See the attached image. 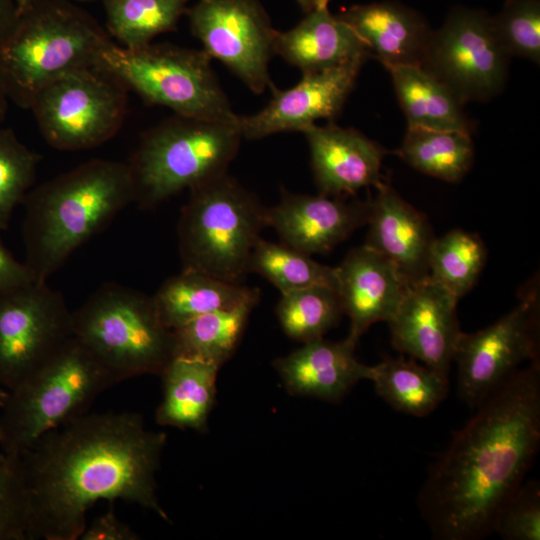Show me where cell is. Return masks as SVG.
<instances>
[{"label":"cell","instance_id":"obj_44","mask_svg":"<svg viewBox=\"0 0 540 540\" xmlns=\"http://www.w3.org/2000/svg\"><path fill=\"white\" fill-rule=\"evenodd\" d=\"M36 0H16L19 13L26 9Z\"/></svg>","mask_w":540,"mask_h":540},{"label":"cell","instance_id":"obj_11","mask_svg":"<svg viewBox=\"0 0 540 540\" xmlns=\"http://www.w3.org/2000/svg\"><path fill=\"white\" fill-rule=\"evenodd\" d=\"M524 286L519 303L492 325L461 332L453 361L458 365V395L471 409L504 384L524 362L539 361V287Z\"/></svg>","mask_w":540,"mask_h":540},{"label":"cell","instance_id":"obj_10","mask_svg":"<svg viewBox=\"0 0 540 540\" xmlns=\"http://www.w3.org/2000/svg\"><path fill=\"white\" fill-rule=\"evenodd\" d=\"M129 90L96 64L46 86L29 110L45 141L61 151L86 150L113 138L124 123Z\"/></svg>","mask_w":540,"mask_h":540},{"label":"cell","instance_id":"obj_21","mask_svg":"<svg viewBox=\"0 0 540 540\" xmlns=\"http://www.w3.org/2000/svg\"><path fill=\"white\" fill-rule=\"evenodd\" d=\"M355 347L347 338L339 342L319 338L275 359L273 366L288 393L338 402L372 376V366L357 360Z\"/></svg>","mask_w":540,"mask_h":540},{"label":"cell","instance_id":"obj_6","mask_svg":"<svg viewBox=\"0 0 540 540\" xmlns=\"http://www.w3.org/2000/svg\"><path fill=\"white\" fill-rule=\"evenodd\" d=\"M72 331L114 384L160 376L175 356L173 330L152 296L117 283L101 285L72 312Z\"/></svg>","mask_w":540,"mask_h":540},{"label":"cell","instance_id":"obj_36","mask_svg":"<svg viewBox=\"0 0 540 540\" xmlns=\"http://www.w3.org/2000/svg\"><path fill=\"white\" fill-rule=\"evenodd\" d=\"M493 532L504 540L540 539V483L522 482L501 506Z\"/></svg>","mask_w":540,"mask_h":540},{"label":"cell","instance_id":"obj_46","mask_svg":"<svg viewBox=\"0 0 540 540\" xmlns=\"http://www.w3.org/2000/svg\"><path fill=\"white\" fill-rule=\"evenodd\" d=\"M330 0H320L319 6H328Z\"/></svg>","mask_w":540,"mask_h":540},{"label":"cell","instance_id":"obj_18","mask_svg":"<svg viewBox=\"0 0 540 540\" xmlns=\"http://www.w3.org/2000/svg\"><path fill=\"white\" fill-rule=\"evenodd\" d=\"M335 271L343 313L350 319L346 338L354 344L372 324L390 321L411 284L366 245L350 250Z\"/></svg>","mask_w":540,"mask_h":540},{"label":"cell","instance_id":"obj_8","mask_svg":"<svg viewBox=\"0 0 540 540\" xmlns=\"http://www.w3.org/2000/svg\"><path fill=\"white\" fill-rule=\"evenodd\" d=\"M114 385L93 356L72 337L38 371L9 391L0 413V445L17 456L45 433L89 412Z\"/></svg>","mask_w":540,"mask_h":540},{"label":"cell","instance_id":"obj_47","mask_svg":"<svg viewBox=\"0 0 540 540\" xmlns=\"http://www.w3.org/2000/svg\"><path fill=\"white\" fill-rule=\"evenodd\" d=\"M75 1L80 2V3H88V2L98 1V0H75Z\"/></svg>","mask_w":540,"mask_h":540},{"label":"cell","instance_id":"obj_42","mask_svg":"<svg viewBox=\"0 0 540 540\" xmlns=\"http://www.w3.org/2000/svg\"><path fill=\"white\" fill-rule=\"evenodd\" d=\"M305 13L319 6L320 0H296Z\"/></svg>","mask_w":540,"mask_h":540},{"label":"cell","instance_id":"obj_2","mask_svg":"<svg viewBox=\"0 0 540 540\" xmlns=\"http://www.w3.org/2000/svg\"><path fill=\"white\" fill-rule=\"evenodd\" d=\"M418 494L434 538L479 540L521 485L540 446V363L517 370L475 409Z\"/></svg>","mask_w":540,"mask_h":540},{"label":"cell","instance_id":"obj_17","mask_svg":"<svg viewBox=\"0 0 540 540\" xmlns=\"http://www.w3.org/2000/svg\"><path fill=\"white\" fill-rule=\"evenodd\" d=\"M369 201L282 191L279 203L266 208V224L281 242L312 255L327 253L367 223Z\"/></svg>","mask_w":540,"mask_h":540},{"label":"cell","instance_id":"obj_14","mask_svg":"<svg viewBox=\"0 0 540 540\" xmlns=\"http://www.w3.org/2000/svg\"><path fill=\"white\" fill-rule=\"evenodd\" d=\"M202 50L254 93L273 89L269 62L276 31L258 0H198L186 13Z\"/></svg>","mask_w":540,"mask_h":540},{"label":"cell","instance_id":"obj_24","mask_svg":"<svg viewBox=\"0 0 540 540\" xmlns=\"http://www.w3.org/2000/svg\"><path fill=\"white\" fill-rule=\"evenodd\" d=\"M219 369L214 363L174 357L160 375L163 398L155 413L157 423L207 432L208 418L216 398Z\"/></svg>","mask_w":540,"mask_h":540},{"label":"cell","instance_id":"obj_43","mask_svg":"<svg viewBox=\"0 0 540 540\" xmlns=\"http://www.w3.org/2000/svg\"><path fill=\"white\" fill-rule=\"evenodd\" d=\"M8 396L9 391L4 389L3 386L0 385V413L8 399Z\"/></svg>","mask_w":540,"mask_h":540},{"label":"cell","instance_id":"obj_33","mask_svg":"<svg viewBox=\"0 0 540 540\" xmlns=\"http://www.w3.org/2000/svg\"><path fill=\"white\" fill-rule=\"evenodd\" d=\"M276 314L285 334L305 343L323 338L344 313L336 289L313 286L281 294Z\"/></svg>","mask_w":540,"mask_h":540},{"label":"cell","instance_id":"obj_29","mask_svg":"<svg viewBox=\"0 0 540 540\" xmlns=\"http://www.w3.org/2000/svg\"><path fill=\"white\" fill-rule=\"evenodd\" d=\"M259 301L201 315L172 329L174 354L221 367L234 353Z\"/></svg>","mask_w":540,"mask_h":540},{"label":"cell","instance_id":"obj_28","mask_svg":"<svg viewBox=\"0 0 540 540\" xmlns=\"http://www.w3.org/2000/svg\"><path fill=\"white\" fill-rule=\"evenodd\" d=\"M397 153L424 174L458 182L472 165L474 146L467 131L408 126Z\"/></svg>","mask_w":540,"mask_h":540},{"label":"cell","instance_id":"obj_32","mask_svg":"<svg viewBox=\"0 0 540 540\" xmlns=\"http://www.w3.org/2000/svg\"><path fill=\"white\" fill-rule=\"evenodd\" d=\"M486 256L485 245L478 235L454 229L435 238L428 275L459 300L475 285Z\"/></svg>","mask_w":540,"mask_h":540},{"label":"cell","instance_id":"obj_39","mask_svg":"<svg viewBox=\"0 0 540 540\" xmlns=\"http://www.w3.org/2000/svg\"><path fill=\"white\" fill-rule=\"evenodd\" d=\"M35 281L25 263L19 262L0 239V293Z\"/></svg>","mask_w":540,"mask_h":540},{"label":"cell","instance_id":"obj_23","mask_svg":"<svg viewBox=\"0 0 540 540\" xmlns=\"http://www.w3.org/2000/svg\"><path fill=\"white\" fill-rule=\"evenodd\" d=\"M274 53L302 74L318 72L346 64L369 52L356 33L328 6L306 13L296 26L276 31Z\"/></svg>","mask_w":540,"mask_h":540},{"label":"cell","instance_id":"obj_31","mask_svg":"<svg viewBox=\"0 0 540 540\" xmlns=\"http://www.w3.org/2000/svg\"><path fill=\"white\" fill-rule=\"evenodd\" d=\"M248 269L266 278L281 294L313 286L337 290L335 268L320 264L311 255L282 242L260 238L251 252Z\"/></svg>","mask_w":540,"mask_h":540},{"label":"cell","instance_id":"obj_22","mask_svg":"<svg viewBox=\"0 0 540 540\" xmlns=\"http://www.w3.org/2000/svg\"><path fill=\"white\" fill-rule=\"evenodd\" d=\"M369 54L385 66L422 65L432 31L416 12L395 3L354 5L339 13Z\"/></svg>","mask_w":540,"mask_h":540},{"label":"cell","instance_id":"obj_45","mask_svg":"<svg viewBox=\"0 0 540 540\" xmlns=\"http://www.w3.org/2000/svg\"><path fill=\"white\" fill-rule=\"evenodd\" d=\"M7 455L4 452L0 453V468L5 464Z\"/></svg>","mask_w":540,"mask_h":540},{"label":"cell","instance_id":"obj_4","mask_svg":"<svg viewBox=\"0 0 540 540\" xmlns=\"http://www.w3.org/2000/svg\"><path fill=\"white\" fill-rule=\"evenodd\" d=\"M114 41L84 9L69 0H36L0 38V80L15 105L30 109L46 86L98 64Z\"/></svg>","mask_w":540,"mask_h":540},{"label":"cell","instance_id":"obj_25","mask_svg":"<svg viewBox=\"0 0 540 540\" xmlns=\"http://www.w3.org/2000/svg\"><path fill=\"white\" fill-rule=\"evenodd\" d=\"M167 327L175 329L201 315L260 300V291L206 274L182 270L168 278L152 296Z\"/></svg>","mask_w":540,"mask_h":540},{"label":"cell","instance_id":"obj_38","mask_svg":"<svg viewBox=\"0 0 540 540\" xmlns=\"http://www.w3.org/2000/svg\"><path fill=\"white\" fill-rule=\"evenodd\" d=\"M82 540H138L140 536L126 523L121 521L111 507L106 513L94 519L86 526Z\"/></svg>","mask_w":540,"mask_h":540},{"label":"cell","instance_id":"obj_35","mask_svg":"<svg viewBox=\"0 0 540 540\" xmlns=\"http://www.w3.org/2000/svg\"><path fill=\"white\" fill-rule=\"evenodd\" d=\"M496 37L508 56L540 62L539 0H507L491 17Z\"/></svg>","mask_w":540,"mask_h":540},{"label":"cell","instance_id":"obj_3","mask_svg":"<svg viewBox=\"0 0 540 540\" xmlns=\"http://www.w3.org/2000/svg\"><path fill=\"white\" fill-rule=\"evenodd\" d=\"M135 188L128 163L95 159L29 191L24 199V262L47 282L68 257L128 204Z\"/></svg>","mask_w":540,"mask_h":540},{"label":"cell","instance_id":"obj_1","mask_svg":"<svg viewBox=\"0 0 540 540\" xmlns=\"http://www.w3.org/2000/svg\"><path fill=\"white\" fill-rule=\"evenodd\" d=\"M167 435L135 412L86 414L38 438L17 455L29 505V540H77L88 510L123 500L170 518L156 473Z\"/></svg>","mask_w":540,"mask_h":540},{"label":"cell","instance_id":"obj_12","mask_svg":"<svg viewBox=\"0 0 540 540\" xmlns=\"http://www.w3.org/2000/svg\"><path fill=\"white\" fill-rule=\"evenodd\" d=\"M72 337V312L47 282L0 293V385L13 390Z\"/></svg>","mask_w":540,"mask_h":540},{"label":"cell","instance_id":"obj_20","mask_svg":"<svg viewBox=\"0 0 540 540\" xmlns=\"http://www.w3.org/2000/svg\"><path fill=\"white\" fill-rule=\"evenodd\" d=\"M369 200V230L364 245L392 262L414 283L428 276L435 236L425 216L390 185L381 182Z\"/></svg>","mask_w":540,"mask_h":540},{"label":"cell","instance_id":"obj_26","mask_svg":"<svg viewBox=\"0 0 540 540\" xmlns=\"http://www.w3.org/2000/svg\"><path fill=\"white\" fill-rule=\"evenodd\" d=\"M408 126L471 132L461 100L421 65L388 68Z\"/></svg>","mask_w":540,"mask_h":540},{"label":"cell","instance_id":"obj_15","mask_svg":"<svg viewBox=\"0 0 540 540\" xmlns=\"http://www.w3.org/2000/svg\"><path fill=\"white\" fill-rule=\"evenodd\" d=\"M368 56L330 69L302 74L286 90L272 89L273 97L260 111L239 116L242 137L258 140L273 134L298 131L321 119L331 120L341 111Z\"/></svg>","mask_w":540,"mask_h":540},{"label":"cell","instance_id":"obj_37","mask_svg":"<svg viewBox=\"0 0 540 540\" xmlns=\"http://www.w3.org/2000/svg\"><path fill=\"white\" fill-rule=\"evenodd\" d=\"M0 540H29L27 492L17 458L10 455L0 468Z\"/></svg>","mask_w":540,"mask_h":540},{"label":"cell","instance_id":"obj_9","mask_svg":"<svg viewBox=\"0 0 540 540\" xmlns=\"http://www.w3.org/2000/svg\"><path fill=\"white\" fill-rule=\"evenodd\" d=\"M211 60L203 50L172 44L150 43L128 49L113 42L102 52L98 64L129 91L176 115L236 122L239 115L232 110Z\"/></svg>","mask_w":540,"mask_h":540},{"label":"cell","instance_id":"obj_30","mask_svg":"<svg viewBox=\"0 0 540 540\" xmlns=\"http://www.w3.org/2000/svg\"><path fill=\"white\" fill-rule=\"evenodd\" d=\"M106 31L118 45L135 49L176 29L189 0H101Z\"/></svg>","mask_w":540,"mask_h":540},{"label":"cell","instance_id":"obj_40","mask_svg":"<svg viewBox=\"0 0 540 540\" xmlns=\"http://www.w3.org/2000/svg\"><path fill=\"white\" fill-rule=\"evenodd\" d=\"M18 16L16 0H0V38L12 28Z\"/></svg>","mask_w":540,"mask_h":540},{"label":"cell","instance_id":"obj_5","mask_svg":"<svg viewBox=\"0 0 540 540\" xmlns=\"http://www.w3.org/2000/svg\"><path fill=\"white\" fill-rule=\"evenodd\" d=\"M266 207L227 173L190 190L178 223L182 270L242 284Z\"/></svg>","mask_w":540,"mask_h":540},{"label":"cell","instance_id":"obj_41","mask_svg":"<svg viewBox=\"0 0 540 540\" xmlns=\"http://www.w3.org/2000/svg\"><path fill=\"white\" fill-rule=\"evenodd\" d=\"M9 98L0 80V126L6 118Z\"/></svg>","mask_w":540,"mask_h":540},{"label":"cell","instance_id":"obj_34","mask_svg":"<svg viewBox=\"0 0 540 540\" xmlns=\"http://www.w3.org/2000/svg\"><path fill=\"white\" fill-rule=\"evenodd\" d=\"M41 155L22 143L10 128L0 126V230L35 181Z\"/></svg>","mask_w":540,"mask_h":540},{"label":"cell","instance_id":"obj_13","mask_svg":"<svg viewBox=\"0 0 540 540\" xmlns=\"http://www.w3.org/2000/svg\"><path fill=\"white\" fill-rule=\"evenodd\" d=\"M508 58L488 14L457 9L431 33L421 66L464 103L488 100L502 90Z\"/></svg>","mask_w":540,"mask_h":540},{"label":"cell","instance_id":"obj_27","mask_svg":"<svg viewBox=\"0 0 540 540\" xmlns=\"http://www.w3.org/2000/svg\"><path fill=\"white\" fill-rule=\"evenodd\" d=\"M376 393L395 410L416 417L433 412L449 391L448 374L413 358H384L372 366Z\"/></svg>","mask_w":540,"mask_h":540},{"label":"cell","instance_id":"obj_16","mask_svg":"<svg viewBox=\"0 0 540 540\" xmlns=\"http://www.w3.org/2000/svg\"><path fill=\"white\" fill-rule=\"evenodd\" d=\"M458 299L428 276L411 283L389 324L393 347L448 374L461 334Z\"/></svg>","mask_w":540,"mask_h":540},{"label":"cell","instance_id":"obj_7","mask_svg":"<svg viewBox=\"0 0 540 540\" xmlns=\"http://www.w3.org/2000/svg\"><path fill=\"white\" fill-rule=\"evenodd\" d=\"M242 134L236 122L174 114L147 130L128 162L135 199L152 208L171 196L227 173Z\"/></svg>","mask_w":540,"mask_h":540},{"label":"cell","instance_id":"obj_19","mask_svg":"<svg viewBox=\"0 0 540 540\" xmlns=\"http://www.w3.org/2000/svg\"><path fill=\"white\" fill-rule=\"evenodd\" d=\"M302 133L309 145L319 194L344 197L383 182L381 166L385 150L361 132L330 123L313 124Z\"/></svg>","mask_w":540,"mask_h":540}]
</instances>
